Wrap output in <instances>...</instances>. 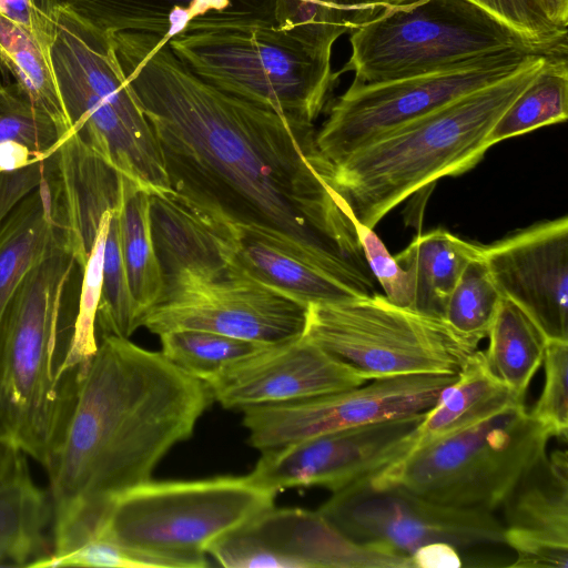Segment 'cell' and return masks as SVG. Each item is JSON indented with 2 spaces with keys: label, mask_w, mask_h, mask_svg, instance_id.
<instances>
[{
  "label": "cell",
  "mask_w": 568,
  "mask_h": 568,
  "mask_svg": "<svg viewBox=\"0 0 568 568\" xmlns=\"http://www.w3.org/2000/svg\"><path fill=\"white\" fill-rule=\"evenodd\" d=\"M257 1L262 0H58L83 22L106 36L141 32L165 41L200 16Z\"/></svg>",
  "instance_id": "603a6c76"
},
{
  "label": "cell",
  "mask_w": 568,
  "mask_h": 568,
  "mask_svg": "<svg viewBox=\"0 0 568 568\" xmlns=\"http://www.w3.org/2000/svg\"><path fill=\"white\" fill-rule=\"evenodd\" d=\"M548 14L551 21L559 28L568 27V0H546Z\"/></svg>",
  "instance_id": "ee69618b"
},
{
  "label": "cell",
  "mask_w": 568,
  "mask_h": 568,
  "mask_svg": "<svg viewBox=\"0 0 568 568\" xmlns=\"http://www.w3.org/2000/svg\"><path fill=\"white\" fill-rule=\"evenodd\" d=\"M456 375L372 379L361 386L298 400L242 409L248 443L261 452L323 434L429 410Z\"/></svg>",
  "instance_id": "4fadbf2b"
},
{
  "label": "cell",
  "mask_w": 568,
  "mask_h": 568,
  "mask_svg": "<svg viewBox=\"0 0 568 568\" xmlns=\"http://www.w3.org/2000/svg\"><path fill=\"white\" fill-rule=\"evenodd\" d=\"M483 245L462 240L444 229L418 234L394 257L406 271L412 310L443 318L445 305L466 265Z\"/></svg>",
  "instance_id": "cb8c5ba5"
},
{
  "label": "cell",
  "mask_w": 568,
  "mask_h": 568,
  "mask_svg": "<svg viewBox=\"0 0 568 568\" xmlns=\"http://www.w3.org/2000/svg\"><path fill=\"white\" fill-rule=\"evenodd\" d=\"M568 118L567 57H548L529 82L491 128L490 146Z\"/></svg>",
  "instance_id": "f546056e"
},
{
  "label": "cell",
  "mask_w": 568,
  "mask_h": 568,
  "mask_svg": "<svg viewBox=\"0 0 568 568\" xmlns=\"http://www.w3.org/2000/svg\"><path fill=\"white\" fill-rule=\"evenodd\" d=\"M149 199L148 191L124 176L119 211L121 251L130 292L142 321L159 304L165 288L151 234Z\"/></svg>",
  "instance_id": "4316f807"
},
{
  "label": "cell",
  "mask_w": 568,
  "mask_h": 568,
  "mask_svg": "<svg viewBox=\"0 0 568 568\" xmlns=\"http://www.w3.org/2000/svg\"><path fill=\"white\" fill-rule=\"evenodd\" d=\"M119 209L111 211L103 256L102 292L97 327L102 336L129 338L142 326V317L130 292L122 258Z\"/></svg>",
  "instance_id": "d6a6232c"
},
{
  "label": "cell",
  "mask_w": 568,
  "mask_h": 568,
  "mask_svg": "<svg viewBox=\"0 0 568 568\" xmlns=\"http://www.w3.org/2000/svg\"><path fill=\"white\" fill-rule=\"evenodd\" d=\"M33 567L171 568L166 560L122 545L105 535H98L62 557L42 558Z\"/></svg>",
  "instance_id": "8d00e7d4"
},
{
  "label": "cell",
  "mask_w": 568,
  "mask_h": 568,
  "mask_svg": "<svg viewBox=\"0 0 568 568\" xmlns=\"http://www.w3.org/2000/svg\"><path fill=\"white\" fill-rule=\"evenodd\" d=\"M339 73L371 84L428 74L488 54L520 50L567 57L568 43L528 38L470 0H400L353 31Z\"/></svg>",
  "instance_id": "52a82bcc"
},
{
  "label": "cell",
  "mask_w": 568,
  "mask_h": 568,
  "mask_svg": "<svg viewBox=\"0 0 568 568\" xmlns=\"http://www.w3.org/2000/svg\"><path fill=\"white\" fill-rule=\"evenodd\" d=\"M149 216L165 286L184 278L229 276L224 222L187 204L172 190L150 194Z\"/></svg>",
  "instance_id": "d6986e66"
},
{
  "label": "cell",
  "mask_w": 568,
  "mask_h": 568,
  "mask_svg": "<svg viewBox=\"0 0 568 568\" xmlns=\"http://www.w3.org/2000/svg\"><path fill=\"white\" fill-rule=\"evenodd\" d=\"M425 413L263 450L248 476L256 485L275 493L310 486L339 491L388 468L413 452Z\"/></svg>",
  "instance_id": "9a60e30c"
},
{
  "label": "cell",
  "mask_w": 568,
  "mask_h": 568,
  "mask_svg": "<svg viewBox=\"0 0 568 568\" xmlns=\"http://www.w3.org/2000/svg\"><path fill=\"white\" fill-rule=\"evenodd\" d=\"M303 336L366 381L403 375H456L477 351L443 318L390 303L383 294L310 304Z\"/></svg>",
  "instance_id": "30bf717a"
},
{
  "label": "cell",
  "mask_w": 568,
  "mask_h": 568,
  "mask_svg": "<svg viewBox=\"0 0 568 568\" xmlns=\"http://www.w3.org/2000/svg\"><path fill=\"white\" fill-rule=\"evenodd\" d=\"M356 229L366 261L376 282L383 288V295L397 306L412 308V287L406 271L390 255L374 229L357 222Z\"/></svg>",
  "instance_id": "f35d334b"
},
{
  "label": "cell",
  "mask_w": 568,
  "mask_h": 568,
  "mask_svg": "<svg viewBox=\"0 0 568 568\" xmlns=\"http://www.w3.org/2000/svg\"><path fill=\"white\" fill-rule=\"evenodd\" d=\"M351 366L301 336L270 344L205 382L226 409L292 402L367 383Z\"/></svg>",
  "instance_id": "ac0fdd59"
},
{
  "label": "cell",
  "mask_w": 568,
  "mask_h": 568,
  "mask_svg": "<svg viewBox=\"0 0 568 568\" xmlns=\"http://www.w3.org/2000/svg\"><path fill=\"white\" fill-rule=\"evenodd\" d=\"M470 1L528 38L552 43H568L567 30L551 21L546 0Z\"/></svg>",
  "instance_id": "74e56055"
},
{
  "label": "cell",
  "mask_w": 568,
  "mask_h": 568,
  "mask_svg": "<svg viewBox=\"0 0 568 568\" xmlns=\"http://www.w3.org/2000/svg\"><path fill=\"white\" fill-rule=\"evenodd\" d=\"M484 361L494 377L525 398L542 363L548 337L517 304L503 296L488 332Z\"/></svg>",
  "instance_id": "484cf974"
},
{
  "label": "cell",
  "mask_w": 568,
  "mask_h": 568,
  "mask_svg": "<svg viewBox=\"0 0 568 568\" xmlns=\"http://www.w3.org/2000/svg\"><path fill=\"white\" fill-rule=\"evenodd\" d=\"M213 400L205 382L161 352L125 337L102 336L45 467L51 555L64 556L93 539L113 501L151 479L169 450L192 436Z\"/></svg>",
  "instance_id": "7a4b0ae2"
},
{
  "label": "cell",
  "mask_w": 568,
  "mask_h": 568,
  "mask_svg": "<svg viewBox=\"0 0 568 568\" xmlns=\"http://www.w3.org/2000/svg\"><path fill=\"white\" fill-rule=\"evenodd\" d=\"M207 552L227 568H413L410 557L361 544L318 510L274 506L216 539Z\"/></svg>",
  "instance_id": "2e32d148"
},
{
  "label": "cell",
  "mask_w": 568,
  "mask_h": 568,
  "mask_svg": "<svg viewBox=\"0 0 568 568\" xmlns=\"http://www.w3.org/2000/svg\"><path fill=\"white\" fill-rule=\"evenodd\" d=\"M345 29L282 28L272 0L239 3L190 21L166 41L174 55L207 83L314 124L339 72L332 47Z\"/></svg>",
  "instance_id": "277c9868"
},
{
  "label": "cell",
  "mask_w": 568,
  "mask_h": 568,
  "mask_svg": "<svg viewBox=\"0 0 568 568\" xmlns=\"http://www.w3.org/2000/svg\"><path fill=\"white\" fill-rule=\"evenodd\" d=\"M159 336L161 353L183 372L203 382L270 345L201 329L170 331Z\"/></svg>",
  "instance_id": "1f68e13d"
},
{
  "label": "cell",
  "mask_w": 568,
  "mask_h": 568,
  "mask_svg": "<svg viewBox=\"0 0 568 568\" xmlns=\"http://www.w3.org/2000/svg\"><path fill=\"white\" fill-rule=\"evenodd\" d=\"M65 134L11 81L0 87V144L18 141L42 156L54 152Z\"/></svg>",
  "instance_id": "e575fe53"
},
{
  "label": "cell",
  "mask_w": 568,
  "mask_h": 568,
  "mask_svg": "<svg viewBox=\"0 0 568 568\" xmlns=\"http://www.w3.org/2000/svg\"><path fill=\"white\" fill-rule=\"evenodd\" d=\"M81 274L64 235L24 275L0 333V439L44 468L88 371L72 357Z\"/></svg>",
  "instance_id": "3957f363"
},
{
  "label": "cell",
  "mask_w": 568,
  "mask_h": 568,
  "mask_svg": "<svg viewBox=\"0 0 568 568\" xmlns=\"http://www.w3.org/2000/svg\"><path fill=\"white\" fill-rule=\"evenodd\" d=\"M50 58L70 133L152 193L171 191L162 155L113 43L58 4Z\"/></svg>",
  "instance_id": "8992f818"
},
{
  "label": "cell",
  "mask_w": 568,
  "mask_h": 568,
  "mask_svg": "<svg viewBox=\"0 0 568 568\" xmlns=\"http://www.w3.org/2000/svg\"><path fill=\"white\" fill-rule=\"evenodd\" d=\"M276 494L248 475L150 479L113 501L98 535L160 557L172 568H204L209 547L272 508Z\"/></svg>",
  "instance_id": "ba28073f"
},
{
  "label": "cell",
  "mask_w": 568,
  "mask_h": 568,
  "mask_svg": "<svg viewBox=\"0 0 568 568\" xmlns=\"http://www.w3.org/2000/svg\"><path fill=\"white\" fill-rule=\"evenodd\" d=\"M24 467V454L10 442L0 439V485L13 478Z\"/></svg>",
  "instance_id": "7bdbcfd3"
},
{
  "label": "cell",
  "mask_w": 568,
  "mask_h": 568,
  "mask_svg": "<svg viewBox=\"0 0 568 568\" xmlns=\"http://www.w3.org/2000/svg\"><path fill=\"white\" fill-rule=\"evenodd\" d=\"M549 438L518 402L377 474L440 504L494 513L547 456Z\"/></svg>",
  "instance_id": "9c48e42d"
},
{
  "label": "cell",
  "mask_w": 568,
  "mask_h": 568,
  "mask_svg": "<svg viewBox=\"0 0 568 568\" xmlns=\"http://www.w3.org/2000/svg\"><path fill=\"white\" fill-rule=\"evenodd\" d=\"M307 305L242 275L169 284L143 318L142 326L160 335L201 329L235 338L275 344L304 332Z\"/></svg>",
  "instance_id": "5bb4252c"
},
{
  "label": "cell",
  "mask_w": 568,
  "mask_h": 568,
  "mask_svg": "<svg viewBox=\"0 0 568 568\" xmlns=\"http://www.w3.org/2000/svg\"><path fill=\"white\" fill-rule=\"evenodd\" d=\"M58 4V0H0V11L23 24L50 47ZM10 79L0 51V87L10 83Z\"/></svg>",
  "instance_id": "ab89813d"
},
{
  "label": "cell",
  "mask_w": 568,
  "mask_h": 568,
  "mask_svg": "<svg viewBox=\"0 0 568 568\" xmlns=\"http://www.w3.org/2000/svg\"><path fill=\"white\" fill-rule=\"evenodd\" d=\"M481 256L501 295L549 339L568 341V219L537 222L489 244Z\"/></svg>",
  "instance_id": "e0dca14e"
},
{
  "label": "cell",
  "mask_w": 568,
  "mask_h": 568,
  "mask_svg": "<svg viewBox=\"0 0 568 568\" xmlns=\"http://www.w3.org/2000/svg\"><path fill=\"white\" fill-rule=\"evenodd\" d=\"M111 40L181 200L358 296L376 293L356 222L333 185L314 124L207 83L158 36L120 32Z\"/></svg>",
  "instance_id": "6da1fadb"
},
{
  "label": "cell",
  "mask_w": 568,
  "mask_h": 568,
  "mask_svg": "<svg viewBox=\"0 0 568 568\" xmlns=\"http://www.w3.org/2000/svg\"><path fill=\"white\" fill-rule=\"evenodd\" d=\"M317 510L354 541L408 557L437 541L457 549L504 544L493 511L440 504L379 474L333 493Z\"/></svg>",
  "instance_id": "8fae6325"
},
{
  "label": "cell",
  "mask_w": 568,
  "mask_h": 568,
  "mask_svg": "<svg viewBox=\"0 0 568 568\" xmlns=\"http://www.w3.org/2000/svg\"><path fill=\"white\" fill-rule=\"evenodd\" d=\"M531 54L508 50L428 74L382 83H352L332 104L316 131L317 148L334 163L396 128L508 77Z\"/></svg>",
  "instance_id": "7c38bea8"
},
{
  "label": "cell",
  "mask_w": 568,
  "mask_h": 568,
  "mask_svg": "<svg viewBox=\"0 0 568 568\" xmlns=\"http://www.w3.org/2000/svg\"><path fill=\"white\" fill-rule=\"evenodd\" d=\"M548 57L531 54L508 77L466 93L331 163L333 185L353 219L374 229L410 195L473 169L488 134Z\"/></svg>",
  "instance_id": "5b68a950"
},
{
  "label": "cell",
  "mask_w": 568,
  "mask_h": 568,
  "mask_svg": "<svg viewBox=\"0 0 568 568\" xmlns=\"http://www.w3.org/2000/svg\"><path fill=\"white\" fill-rule=\"evenodd\" d=\"M501 300L480 254L464 268L447 298L443 320L460 341L478 349L480 341L488 335Z\"/></svg>",
  "instance_id": "4dcf8cb0"
},
{
  "label": "cell",
  "mask_w": 568,
  "mask_h": 568,
  "mask_svg": "<svg viewBox=\"0 0 568 568\" xmlns=\"http://www.w3.org/2000/svg\"><path fill=\"white\" fill-rule=\"evenodd\" d=\"M0 566H13L12 560L3 546V544L0 541Z\"/></svg>",
  "instance_id": "f6af8a7d"
},
{
  "label": "cell",
  "mask_w": 568,
  "mask_h": 568,
  "mask_svg": "<svg viewBox=\"0 0 568 568\" xmlns=\"http://www.w3.org/2000/svg\"><path fill=\"white\" fill-rule=\"evenodd\" d=\"M504 544L568 546V458L565 450L546 456L504 503Z\"/></svg>",
  "instance_id": "44dd1931"
},
{
  "label": "cell",
  "mask_w": 568,
  "mask_h": 568,
  "mask_svg": "<svg viewBox=\"0 0 568 568\" xmlns=\"http://www.w3.org/2000/svg\"><path fill=\"white\" fill-rule=\"evenodd\" d=\"M50 520L51 499L33 483L28 467L0 485V541L13 566L33 567L49 555L44 530Z\"/></svg>",
  "instance_id": "83f0119b"
},
{
  "label": "cell",
  "mask_w": 568,
  "mask_h": 568,
  "mask_svg": "<svg viewBox=\"0 0 568 568\" xmlns=\"http://www.w3.org/2000/svg\"><path fill=\"white\" fill-rule=\"evenodd\" d=\"M68 234L58 162L0 225V333L11 301L30 267Z\"/></svg>",
  "instance_id": "ffe728a7"
},
{
  "label": "cell",
  "mask_w": 568,
  "mask_h": 568,
  "mask_svg": "<svg viewBox=\"0 0 568 568\" xmlns=\"http://www.w3.org/2000/svg\"><path fill=\"white\" fill-rule=\"evenodd\" d=\"M229 275H242L305 304L336 303L358 296L322 271L229 225Z\"/></svg>",
  "instance_id": "7402d4cb"
},
{
  "label": "cell",
  "mask_w": 568,
  "mask_h": 568,
  "mask_svg": "<svg viewBox=\"0 0 568 568\" xmlns=\"http://www.w3.org/2000/svg\"><path fill=\"white\" fill-rule=\"evenodd\" d=\"M417 568H457L462 560L457 548L446 542H430L416 549L410 556Z\"/></svg>",
  "instance_id": "b9f144b4"
},
{
  "label": "cell",
  "mask_w": 568,
  "mask_h": 568,
  "mask_svg": "<svg viewBox=\"0 0 568 568\" xmlns=\"http://www.w3.org/2000/svg\"><path fill=\"white\" fill-rule=\"evenodd\" d=\"M524 400L491 375L483 351L477 349L458 373L457 379L424 414L416 447L469 427Z\"/></svg>",
  "instance_id": "d4e9b609"
},
{
  "label": "cell",
  "mask_w": 568,
  "mask_h": 568,
  "mask_svg": "<svg viewBox=\"0 0 568 568\" xmlns=\"http://www.w3.org/2000/svg\"><path fill=\"white\" fill-rule=\"evenodd\" d=\"M0 49L13 82L67 134L69 122L54 77L50 47L23 24L8 18L0 24Z\"/></svg>",
  "instance_id": "f1b7e54d"
},
{
  "label": "cell",
  "mask_w": 568,
  "mask_h": 568,
  "mask_svg": "<svg viewBox=\"0 0 568 568\" xmlns=\"http://www.w3.org/2000/svg\"><path fill=\"white\" fill-rule=\"evenodd\" d=\"M55 150L49 156L27 166L0 172V225L10 212L44 180L55 162Z\"/></svg>",
  "instance_id": "60d3db41"
},
{
  "label": "cell",
  "mask_w": 568,
  "mask_h": 568,
  "mask_svg": "<svg viewBox=\"0 0 568 568\" xmlns=\"http://www.w3.org/2000/svg\"><path fill=\"white\" fill-rule=\"evenodd\" d=\"M545 384L530 412L550 437L567 439L568 433V341L549 339L542 358Z\"/></svg>",
  "instance_id": "d590c367"
},
{
  "label": "cell",
  "mask_w": 568,
  "mask_h": 568,
  "mask_svg": "<svg viewBox=\"0 0 568 568\" xmlns=\"http://www.w3.org/2000/svg\"><path fill=\"white\" fill-rule=\"evenodd\" d=\"M400 0H272V13L285 29L336 27L354 31Z\"/></svg>",
  "instance_id": "836d02e7"
}]
</instances>
